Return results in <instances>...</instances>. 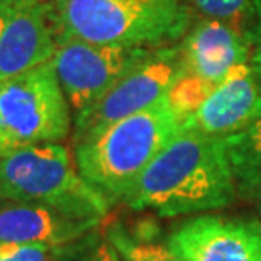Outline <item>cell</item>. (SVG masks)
Returning <instances> with one entry per match:
<instances>
[{
    "mask_svg": "<svg viewBox=\"0 0 261 261\" xmlns=\"http://www.w3.org/2000/svg\"><path fill=\"white\" fill-rule=\"evenodd\" d=\"M236 195L222 138L180 130L143 171L124 203L134 211L176 217L224 208Z\"/></svg>",
    "mask_w": 261,
    "mask_h": 261,
    "instance_id": "1",
    "label": "cell"
},
{
    "mask_svg": "<svg viewBox=\"0 0 261 261\" xmlns=\"http://www.w3.org/2000/svg\"><path fill=\"white\" fill-rule=\"evenodd\" d=\"M180 130L181 121L165 97L75 143L76 168L109 203L124 202L143 171Z\"/></svg>",
    "mask_w": 261,
    "mask_h": 261,
    "instance_id": "2",
    "label": "cell"
},
{
    "mask_svg": "<svg viewBox=\"0 0 261 261\" xmlns=\"http://www.w3.org/2000/svg\"><path fill=\"white\" fill-rule=\"evenodd\" d=\"M53 17L58 36L148 48L178 39L190 20L180 0H55Z\"/></svg>",
    "mask_w": 261,
    "mask_h": 261,
    "instance_id": "3",
    "label": "cell"
},
{
    "mask_svg": "<svg viewBox=\"0 0 261 261\" xmlns=\"http://www.w3.org/2000/svg\"><path fill=\"white\" fill-rule=\"evenodd\" d=\"M0 198L38 203L100 222L111 203L80 175L61 143L36 144L0 158Z\"/></svg>",
    "mask_w": 261,
    "mask_h": 261,
    "instance_id": "4",
    "label": "cell"
},
{
    "mask_svg": "<svg viewBox=\"0 0 261 261\" xmlns=\"http://www.w3.org/2000/svg\"><path fill=\"white\" fill-rule=\"evenodd\" d=\"M70 106L53 61L0 82V158L70 134Z\"/></svg>",
    "mask_w": 261,
    "mask_h": 261,
    "instance_id": "5",
    "label": "cell"
},
{
    "mask_svg": "<svg viewBox=\"0 0 261 261\" xmlns=\"http://www.w3.org/2000/svg\"><path fill=\"white\" fill-rule=\"evenodd\" d=\"M156 49L148 46L97 44L70 36H56L51 61L68 106L76 116Z\"/></svg>",
    "mask_w": 261,
    "mask_h": 261,
    "instance_id": "6",
    "label": "cell"
},
{
    "mask_svg": "<svg viewBox=\"0 0 261 261\" xmlns=\"http://www.w3.org/2000/svg\"><path fill=\"white\" fill-rule=\"evenodd\" d=\"M180 49L158 48L148 60L126 73L111 90L75 116V143L122 119L153 107L184 75Z\"/></svg>",
    "mask_w": 261,
    "mask_h": 261,
    "instance_id": "7",
    "label": "cell"
},
{
    "mask_svg": "<svg viewBox=\"0 0 261 261\" xmlns=\"http://www.w3.org/2000/svg\"><path fill=\"white\" fill-rule=\"evenodd\" d=\"M168 248L180 261H261V222L202 214L171 232Z\"/></svg>",
    "mask_w": 261,
    "mask_h": 261,
    "instance_id": "8",
    "label": "cell"
},
{
    "mask_svg": "<svg viewBox=\"0 0 261 261\" xmlns=\"http://www.w3.org/2000/svg\"><path fill=\"white\" fill-rule=\"evenodd\" d=\"M261 117V90L249 63L234 66L200 107L181 122V130L226 138Z\"/></svg>",
    "mask_w": 261,
    "mask_h": 261,
    "instance_id": "9",
    "label": "cell"
},
{
    "mask_svg": "<svg viewBox=\"0 0 261 261\" xmlns=\"http://www.w3.org/2000/svg\"><path fill=\"white\" fill-rule=\"evenodd\" d=\"M48 4L0 10V82L53 58L56 36Z\"/></svg>",
    "mask_w": 261,
    "mask_h": 261,
    "instance_id": "10",
    "label": "cell"
},
{
    "mask_svg": "<svg viewBox=\"0 0 261 261\" xmlns=\"http://www.w3.org/2000/svg\"><path fill=\"white\" fill-rule=\"evenodd\" d=\"M97 224L98 221L71 217L38 203L9 202L0 205V244L66 248Z\"/></svg>",
    "mask_w": 261,
    "mask_h": 261,
    "instance_id": "11",
    "label": "cell"
},
{
    "mask_svg": "<svg viewBox=\"0 0 261 261\" xmlns=\"http://www.w3.org/2000/svg\"><path fill=\"white\" fill-rule=\"evenodd\" d=\"M184 70L203 80L221 83L234 66L248 61V44L238 29L216 19L194 28L180 48Z\"/></svg>",
    "mask_w": 261,
    "mask_h": 261,
    "instance_id": "12",
    "label": "cell"
},
{
    "mask_svg": "<svg viewBox=\"0 0 261 261\" xmlns=\"http://www.w3.org/2000/svg\"><path fill=\"white\" fill-rule=\"evenodd\" d=\"M238 194L246 195L261 185V117L238 133L222 138Z\"/></svg>",
    "mask_w": 261,
    "mask_h": 261,
    "instance_id": "13",
    "label": "cell"
},
{
    "mask_svg": "<svg viewBox=\"0 0 261 261\" xmlns=\"http://www.w3.org/2000/svg\"><path fill=\"white\" fill-rule=\"evenodd\" d=\"M214 88H216L214 83L185 71L171 85L168 93H166V100H168L170 107L173 109V112L178 116L180 121L184 122L187 117H190L202 106Z\"/></svg>",
    "mask_w": 261,
    "mask_h": 261,
    "instance_id": "14",
    "label": "cell"
},
{
    "mask_svg": "<svg viewBox=\"0 0 261 261\" xmlns=\"http://www.w3.org/2000/svg\"><path fill=\"white\" fill-rule=\"evenodd\" d=\"M109 241L114 244L124 261H180L170 251L168 246L158 243L139 241L130 238L121 227H112L109 231Z\"/></svg>",
    "mask_w": 261,
    "mask_h": 261,
    "instance_id": "15",
    "label": "cell"
},
{
    "mask_svg": "<svg viewBox=\"0 0 261 261\" xmlns=\"http://www.w3.org/2000/svg\"><path fill=\"white\" fill-rule=\"evenodd\" d=\"M197 9L207 19H216L229 24L234 29H241L246 19L249 5L254 0H194Z\"/></svg>",
    "mask_w": 261,
    "mask_h": 261,
    "instance_id": "16",
    "label": "cell"
},
{
    "mask_svg": "<svg viewBox=\"0 0 261 261\" xmlns=\"http://www.w3.org/2000/svg\"><path fill=\"white\" fill-rule=\"evenodd\" d=\"M63 248L0 244V261H56Z\"/></svg>",
    "mask_w": 261,
    "mask_h": 261,
    "instance_id": "17",
    "label": "cell"
},
{
    "mask_svg": "<svg viewBox=\"0 0 261 261\" xmlns=\"http://www.w3.org/2000/svg\"><path fill=\"white\" fill-rule=\"evenodd\" d=\"M82 261H124L109 239L97 241Z\"/></svg>",
    "mask_w": 261,
    "mask_h": 261,
    "instance_id": "18",
    "label": "cell"
},
{
    "mask_svg": "<svg viewBox=\"0 0 261 261\" xmlns=\"http://www.w3.org/2000/svg\"><path fill=\"white\" fill-rule=\"evenodd\" d=\"M44 0H0V10H14L31 7L36 4H43Z\"/></svg>",
    "mask_w": 261,
    "mask_h": 261,
    "instance_id": "19",
    "label": "cell"
},
{
    "mask_svg": "<svg viewBox=\"0 0 261 261\" xmlns=\"http://www.w3.org/2000/svg\"><path fill=\"white\" fill-rule=\"evenodd\" d=\"M249 66H251L253 75L256 78V83L261 90V46H258V48L254 49V53L251 55V58H249Z\"/></svg>",
    "mask_w": 261,
    "mask_h": 261,
    "instance_id": "20",
    "label": "cell"
},
{
    "mask_svg": "<svg viewBox=\"0 0 261 261\" xmlns=\"http://www.w3.org/2000/svg\"><path fill=\"white\" fill-rule=\"evenodd\" d=\"M254 5H256V25H254L251 39L261 46V0H254Z\"/></svg>",
    "mask_w": 261,
    "mask_h": 261,
    "instance_id": "21",
    "label": "cell"
},
{
    "mask_svg": "<svg viewBox=\"0 0 261 261\" xmlns=\"http://www.w3.org/2000/svg\"><path fill=\"white\" fill-rule=\"evenodd\" d=\"M244 197L251 198V200L254 202V207H256L258 216H259V222H261V185L254 187V189H253V190H249Z\"/></svg>",
    "mask_w": 261,
    "mask_h": 261,
    "instance_id": "22",
    "label": "cell"
}]
</instances>
